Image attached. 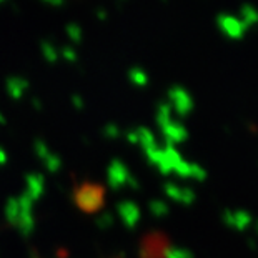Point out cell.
<instances>
[{"mask_svg":"<svg viewBox=\"0 0 258 258\" xmlns=\"http://www.w3.org/2000/svg\"><path fill=\"white\" fill-rule=\"evenodd\" d=\"M220 25L225 30V34H228L230 37H240L241 34H243V24L233 20L232 17H222Z\"/></svg>","mask_w":258,"mask_h":258,"instance_id":"cell-1","label":"cell"}]
</instances>
